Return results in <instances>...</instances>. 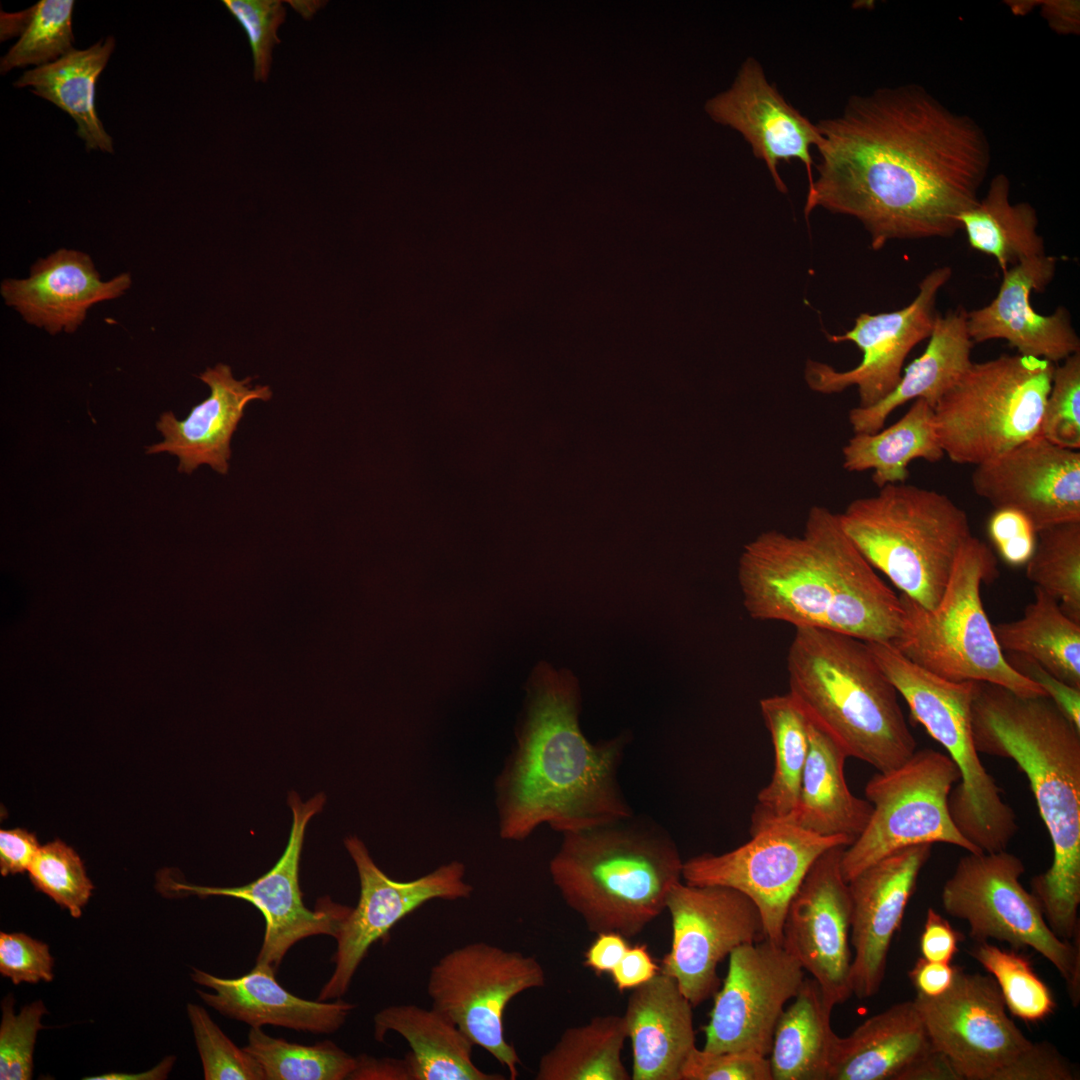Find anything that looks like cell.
<instances>
[{
  "label": "cell",
  "mask_w": 1080,
  "mask_h": 1080,
  "mask_svg": "<svg viewBox=\"0 0 1080 1080\" xmlns=\"http://www.w3.org/2000/svg\"><path fill=\"white\" fill-rule=\"evenodd\" d=\"M932 844L898 850L848 881L851 897L852 994L867 999L883 983L889 949Z\"/></svg>",
  "instance_id": "cell-23"
},
{
  "label": "cell",
  "mask_w": 1080,
  "mask_h": 1080,
  "mask_svg": "<svg viewBox=\"0 0 1080 1080\" xmlns=\"http://www.w3.org/2000/svg\"><path fill=\"white\" fill-rule=\"evenodd\" d=\"M913 1001L933 1047L960 1080H994L1032 1043L1008 1016L992 976L957 967L947 991Z\"/></svg>",
  "instance_id": "cell-17"
},
{
  "label": "cell",
  "mask_w": 1080,
  "mask_h": 1080,
  "mask_svg": "<svg viewBox=\"0 0 1080 1080\" xmlns=\"http://www.w3.org/2000/svg\"><path fill=\"white\" fill-rule=\"evenodd\" d=\"M736 849L703 853L683 862L682 880L692 885L735 889L756 905L766 939L782 945L788 904L814 861L835 846L839 836H822L789 823L768 825Z\"/></svg>",
  "instance_id": "cell-14"
},
{
  "label": "cell",
  "mask_w": 1080,
  "mask_h": 1080,
  "mask_svg": "<svg viewBox=\"0 0 1080 1080\" xmlns=\"http://www.w3.org/2000/svg\"><path fill=\"white\" fill-rule=\"evenodd\" d=\"M115 47L109 36L85 50L69 52L55 62L27 70L14 83L67 112L87 150L113 153V141L95 109V86Z\"/></svg>",
  "instance_id": "cell-34"
},
{
  "label": "cell",
  "mask_w": 1080,
  "mask_h": 1080,
  "mask_svg": "<svg viewBox=\"0 0 1080 1080\" xmlns=\"http://www.w3.org/2000/svg\"><path fill=\"white\" fill-rule=\"evenodd\" d=\"M628 948L626 937L620 933H599L584 954V965L596 974L610 973Z\"/></svg>",
  "instance_id": "cell-60"
},
{
  "label": "cell",
  "mask_w": 1080,
  "mask_h": 1080,
  "mask_svg": "<svg viewBox=\"0 0 1080 1080\" xmlns=\"http://www.w3.org/2000/svg\"><path fill=\"white\" fill-rule=\"evenodd\" d=\"M1026 577L1055 598L1062 611L1080 623V521L1037 531Z\"/></svg>",
  "instance_id": "cell-42"
},
{
  "label": "cell",
  "mask_w": 1080,
  "mask_h": 1080,
  "mask_svg": "<svg viewBox=\"0 0 1080 1080\" xmlns=\"http://www.w3.org/2000/svg\"><path fill=\"white\" fill-rule=\"evenodd\" d=\"M841 526L869 564L921 606L933 609L972 536L965 510L935 490L890 484L851 501Z\"/></svg>",
  "instance_id": "cell-7"
},
{
  "label": "cell",
  "mask_w": 1080,
  "mask_h": 1080,
  "mask_svg": "<svg viewBox=\"0 0 1080 1080\" xmlns=\"http://www.w3.org/2000/svg\"><path fill=\"white\" fill-rule=\"evenodd\" d=\"M705 110L714 121L744 137L780 192H787L778 170L782 162H802L812 184L811 150L821 143V131L785 100L756 58L744 60L731 87L709 99Z\"/></svg>",
  "instance_id": "cell-24"
},
{
  "label": "cell",
  "mask_w": 1080,
  "mask_h": 1080,
  "mask_svg": "<svg viewBox=\"0 0 1080 1080\" xmlns=\"http://www.w3.org/2000/svg\"><path fill=\"white\" fill-rule=\"evenodd\" d=\"M660 967L653 961L645 945L629 947L621 961L610 972L619 991L634 989L653 978Z\"/></svg>",
  "instance_id": "cell-57"
},
{
  "label": "cell",
  "mask_w": 1080,
  "mask_h": 1080,
  "mask_svg": "<svg viewBox=\"0 0 1080 1080\" xmlns=\"http://www.w3.org/2000/svg\"><path fill=\"white\" fill-rule=\"evenodd\" d=\"M960 773L952 760L925 748L896 769L877 772L865 786L872 813L859 837L845 847L841 872L846 882L898 851L920 844L945 843L981 853L967 841L949 812L948 798Z\"/></svg>",
  "instance_id": "cell-12"
},
{
  "label": "cell",
  "mask_w": 1080,
  "mask_h": 1080,
  "mask_svg": "<svg viewBox=\"0 0 1080 1080\" xmlns=\"http://www.w3.org/2000/svg\"><path fill=\"white\" fill-rule=\"evenodd\" d=\"M681 1080H773L769 1059L747 1051L691 1050Z\"/></svg>",
  "instance_id": "cell-50"
},
{
  "label": "cell",
  "mask_w": 1080,
  "mask_h": 1080,
  "mask_svg": "<svg viewBox=\"0 0 1080 1080\" xmlns=\"http://www.w3.org/2000/svg\"><path fill=\"white\" fill-rule=\"evenodd\" d=\"M743 605L759 621L892 643L903 610L897 596L843 530L839 514L814 505L804 530L760 533L738 563Z\"/></svg>",
  "instance_id": "cell-3"
},
{
  "label": "cell",
  "mask_w": 1080,
  "mask_h": 1080,
  "mask_svg": "<svg viewBox=\"0 0 1080 1080\" xmlns=\"http://www.w3.org/2000/svg\"><path fill=\"white\" fill-rule=\"evenodd\" d=\"M627 1038L623 1015L596 1016L586 1024L566 1028L541 1056L535 1079L629 1080L621 1058Z\"/></svg>",
  "instance_id": "cell-40"
},
{
  "label": "cell",
  "mask_w": 1080,
  "mask_h": 1080,
  "mask_svg": "<svg viewBox=\"0 0 1080 1080\" xmlns=\"http://www.w3.org/2000/svg\"><path fill=\"white\" fill-rule=\"evenodd\" d=\"M1003 652L1028 656L1061 681L1080 689V623L1039 587L1021 618L993 625Z\"/></svg>",
  "instance_id": "cell-39"
},
{
  "label": "cell",
  "mask_w": 1080,
  "mask_h": 1080,
  "mask_svg": "<svg viewBox=\"0 0 1080 1080\" xmlns=\"http://www.w3.org/2000/svg\"><path fill=\"white\" fill-rule=\"evenodd\" d=\"M1022 860L1006 850L967 853L941 892L945 912L964 920L975 942L994 939L1012 948H1031L1047 959L1065 982L1073 1006L1080 1003V941L1059 938L1041 905L1022 885Z\"/></svg>",
  "instance_id": "cell-11"
},
{
  "label": "cell",
  "mask_w": 1080,
  "mask_h": 1080,
  "mask_svg": "<svg viewBox=\"0 0 1080 1080\" xmlns=\"http://www.w3.org/2000/svg\"><path fill=\"white\" fill-rule=\"evenodd\" d=\"M967 312L957 307L937 314L924 352L905 368L893 391L875 405L849 411L854 434L881 430L889 415L910 400L924 399L934 409L973 363Z\"/></svg>",
  "instance_id": "cell-31"
},
{
  "label": "cell",
  "mask_w": 1080,
  "mask_h": 1080,
  "mask_svg": "<svg viewBox=\"0 0 1080 1080\" xmlns=\"http://www.w3.org/2000/svg\"><path fill=\"white\" fill-rule=\"evenodd\" d=\"M805 978L794 956L766 938L736 948L729 955L723 985L714 994L703 1049L768 1057L778 1019Z\"/></svg>",
  "instance_id": "cell-18"
},
{
  "label": "cell",
  "mask_w": 1080,
  "mask_h": 1080,
  "mask_svg": "<svg viewBox=\"0 0 1080 1080\" xmlns=\"http://www.w3.org/2000/svg\"><path fill=\"white\" fill-rule=\"evenodd\" d=\"M29 877L34 887L79 918L87 904L93 884L79 855L61 840L40 846Z\"/></svg>",
  "instance_id": "cell-45"
},
{
  "label": "cell",
  "mask_w": 1080,
  "mask_h": 1080,
  "mask_svg": "<svg viewBox=\"0 0 1080 1080\" xmlns=\"http://www.w3.org/2000/svg\"><path fill=\"white\" fill-rule=\"evenodd\" d=\"M997 575L993 552L972 535L960 549L933 609L900 593L901 629L891 644L912 662L947 680L988 682L1021 696H1047L1008 664L984 610L981 585Z\"/></svg>",
  "instance_id": "cell-8"
},
{
  "label": "cell",
  "mask_w": 1080,
  "mask_h": 1080,
  "mask_svg": "<svg viewBox=\"0 0 1080 1080\" xmlns=\"http://www.w3.org/2000/svg\"><path fill=\"white\" fill-rule=\"evenodd\" d=\"M666 909L673 936L660 972L676 980L693 1007L719 989L717 966L725 957L742 945L766 938L756 905L729 887L681 880L671 888Z\"/></svg>",
  "instance_id": "cell-15"
},
{
  "label": "cell",
  "mask_w": 1080,
  "mask_h": 1080,
  "mask_svg": "<svg viewBox=\"0 0 1080 1080\" xmlns=\"http://www.w3.org/2000/svg\"><path fill=\"white\" fill-rule=\"evenodd\" d=\"M962 936L942 915L928 908L920 936L921 957L929 961L951 963Z\"/></svg>",
  "instance_id": "cell-55"
},
{
  "label": "cell",
  "mask_w": 1080,
  "mask_h": 1080,
  "mask_svg": "<svg viewBox=\"0 0 1080 1080\" xmlns=\"http://www.w3.org/2000/svg\"><path fill=\"white\" fill-rule=\"evenodd\" d=\"M1040 13L1049 27L1058 34H1079L1080 5L1075 0L1036 1Z\"/></svg>",
  "instance_id": "cell-61"
},
{
  "label": "cell",
  "mask_w": 1080,
  "mask_h": 1080,
  "mask_svg": "<svg viewBox=\"0 0 1080 1080\" xmlns=\"http://www.w3.org/2000/svg\"><path fill=\"white\" fill-rule=\"evenodd\" d=\"M759 705L773 743L774 771L757 795L751 834L795 813L809 750L807 716L789 693L763 698Z\"/></svg>",
  "instance_id": "cell-37"
},
{
  "label": "cell",
  "mask_w": 1080,
  "mask_h": 1080,
  "mask_svg": "<svg viewBox=\"0 0 1080 1080\" xmlns=\"http://www.w3.org/2000/svg\"><path fill=\"white\" fill-rule=\"evenodd\" d=\"M40 845L34 833L15 828L0 831V872L2 876L28 871Z\"/></svg>",
  "instance_id": "cell-56"
},
{
  "label": "cell",
  "mask_w": 1080,
  "mask_h": 1080,
  "mask_svg": "<svg viewBox=\"0 0 1080 1080\" xmlns=\"http://www.w3.org/2000/svg\"><path fill=\"white\" fill-rule=\"evenodd\" d=\"M884 672L913 718L945 748L960 773L948 798L957 829L982 852L1006 850L1019 827L975 746L971 703L976 681L947 680L901 654L886 662Z\"/></svg>",
  "instance_id": "cell-9"
},
{
  "label": "cell",
  "mask_w": 1080,
  "mask_h": 1080,
  "mask_svg": "<svg viewBox=\"0 0 1080 1080\" xmlns=\"http://www.w3.org/2000/svg\"><path fill=\"white\" fill-rule=\"evenodd\" d=\"M196 1046L206 1080H265L257 1060L244 1048L237 1047L207 1011L193 1003L187 1004Z\"/></svg>",
  "instance_id": "cell-46"
},
{
  "label": "cell",
  "mask_w": 1080,
  "mask_h": 1080,
  "mask_svg": "<svg viewBox=\"0 0 1080 1080\" xmlns=\"http://www.w3.org/2000/svg\"><path fill=\"white\" fill-rule=\"evenodd\" d=\"M73 8L71 0H41L17 18L13 15L20 38L1 58V74L27 65L40 67L73 51Z\"/></svg>",
  "instance_id": "cell-43"
},
{
  "label": "cell",
  "mask_w": 1080,
  "mask_h": 1080,
  "mask_svg": "<svg viewBox=\"0 0 1080 1080\" xmlns=\"http://www.w3.org/2000/svg\"><path fill=\"white\" fill-rule=\"evenodd\" d=\"M970 955L995 980L1006 1008L1024 1022L1048 1018L1056 1002L1049 987L1038 977L1022 954L987 942H976Z\"/></svg>",
  "instance_id": "cell-44"
},
{
  "label": "cell",
  "mask_w": 1080,
  "mask_h": 1080,
  "mask_svg": "<svg viewBox=\"0 0 1080 1080\" xmlns=\"http://www.w3.org/2000/svg\"><path fill=\"white\" fill-rule=\"evenodd\" d=\"M971 485L995 509H1015L1036 531L1080 521V452L1036 436L975 466Z\"/></svg>",
  "instance_id": "cell-22"
},
{
  "label": "cell",
  "mask_w": 1080,
  "mask_h": 1080,
  "mask_svg": "<svg viewBox=\"0 0 1080 1080\" xmlns=\"http://www.w3.org/2000/svg\"><path fill=\"white\" fill-rule=\"evenodd\" d=\"M957 966L926 960L920 957L909 970L908 977L916 994L936 997L943 994L953 983Z\"/></svg>",
  "instance_id": "cell-58"
},
{
  "label": "cell",
  "mask_w": 1080,
  "mask_h": 1080,
  "mask_svg": "<svg viewBox=\"0 0 1080 1080\" xmlns=\"http://www.w3.org/2000/svg\"><path fill=\"white\" fill-rule=\"evenodd\" d=\"M356 1058L355 1068L349 1080H413L408 1059L374 1057L362 1053Z\"/></svg>",
  "instance_id": "cell-59"
},
{
  "label": "cell",
  "mask_w": 1080,
  "mask_h": 1080,
  "mask_svg": "<svg viewBox=\"0 0 1080 1080\" xmlns=\"http://www.w3.org/2000/svg\"><path fill=\"white\" fill-rule=\"evenodd\" d=\"M0 1079L29 1080L33 1072V1052L37 1033L43 1029L42 1016L47 1012L41 1000L25 1005L14 1012L13 995L1 1004Z\"/></svg>",
  "instance_id": "cell-48"
},
{
  "label": "cell",
  "mask_w": 1080,
  "mask_h": 1080,
  "mask_svg": "<svg viewBox=\"0 0 1080 1080\" xmlns=\"http://www.w3.org/2000/svg\"><path fill=\"white\" fill-rule=\"evenodd\" d=\"M245 31L252 51L254 78L266 81L270 72L272 49L280 43L278 27L285 21L286 10L279 0H224L222 2Z\"/></svg>",
  "instance_id": "cell-49"
},
{
  "label": "cell",
  "mask_w": 1080,
  "mask_h": 1080,
  "mask_svg": "<svg viewBox=\"0 0 1080 1080\" xmlns=\"http://www.w3.org/2000/svg\"><path fill=\"white\" fill-rule=\"evenodd\" d=\"M54 959L44 942L24 933H0V973L15 985L50 982Z\"/></svg>",
  "instance_id": "cell-51"
},
{
  "label": "cell",
  "mask_w": 1080,
  "mask_h": 1080,
  "mask_svg": "<svg viewBox=\"0 0 1080 1080\" xmlns=\"http://www.w3.org/2000/svg\"><path fill=\"white\" fill-rule=\"evenodd\" d=\"M323 793L303 802L291 792L288 805L293 819L287 846L276 864L258 879L238 887H209L173 882L176 892L205 896H227L251 903L265 920V933L256 965L277 971L284 956L298 941L315 935L336 937L352 907L329 897L307 908L299 886V863L307 824L325 804Z\"/></svg>",
  "instance_id": "cell-19"
},
{
  "label": "cell",
  "mask_w": 1080,
  "mask_h": 1080,
  "mask_svg": "<svg viewBox=\"0 0 1080 1080\" xmlns=\"http://www.w3.org/2000/svg\"><path fill=\"white\" fill-rule=\"evenodd\" d=\"M818 983L805 978L776 1024L769 1063L773 1080H827L838 1035Z\"/></svg>",
  "instance_id": "cell-36"
},
{
  "label": "cell",
  "mask_w": 1080,
  "mask_h": 1080,
  "mask_svg": "<svg viewBox=\"0 0 1080 1080\" xmlns=\"http://www.w3.org/2000/svg\"><path fill=\"white\" fill-rule=\"evenodd\" d=\"M815 208L854 217L878 250L891 240L947 238L979 199L990 167L989 140L970 116L917 84L851 97L817 123Z\"/></svg>",
  "instance_id": "cell-1"
},
{
  "label": "cell",
  "mask_w": 1080,
  "mask_h": 1080,
  "mask_svg": "<svg viewBox=\"0 0 1080 1080\" xmlns=\"http://www.w3.org/2000/svg\"><path fill=\"white\" fill-rule=\"evenodd\" d=\"M1057 258L1042 255L1024 260L1003 273L995 298L986 306L967 312L973 343L1002 339L1020 355L1065 360L1080 351V338L1067 308L1042 315L1031 304L1033 291L1043 292L1055 276Z\"/></svg>",
  "instance_id": "cell-25"
},
{
  "label": "cell",
  "mask_w": 1080,
  "mask_h": 1080,
  "mask_svg": "<svg viewBox=\"0 0 1080 1080\" xmlns=\"http://www.w3.org/2000/svg\"><path fill=\"white\" fill-rule=\"evenodd\" d=\"M174 1057L170 1056L161 1061L156 1067L137 1074L108 1073L95 1077H87V1080H127V1079H165L171 1070Z\"/></svg>",
  "instance_id": "cell-62"
},
{
  "label": "cell",
  "mask_w": 1080,
  "mask_h": 1080,
  "mask_svg": "<svg viewBox=\"0 0 1080 1080\" xmlns=\"http://www.w3.org/2000/svg\"><path fill=\"white\" fill-rule=\"evenodd\" d=\"M1008 664L1019 674L1036 683L1062 712L1080 728V689L1058 679L1032 658L1004 652Z\"/></svg>",
  "instance_id": "cell-54"
},
{
  "label": "cell",
  "mask_w": 1080,
  "mask_h": 1080,
  "mask_svg": "<svg viewBox=\"0 0 1080 1080\" xmlns=\"http://www.w3.org/2000/svg\"><path fill=\"white\" fill-rule=\"evenodd\" d=\"M944 455L934 409L924 399H916L891 426L875 433L854 434L842 448V466L848 472L871 470L872 482L880 489L906 483L913 460L935 463Z\"/></svg>",
  "instance_id": "cell-35"
},
{
  "label": "cell",
  "mask_w": 1080,
  "mask_h": 1080,
  "mask_svg": "<svg viewBox=\"0 0 1080 1080\" xmlns=\"http://www.w3.org/2000/svg\"><path fill=\"white\" fill-rule=\"evenodd\" d=\"M1054 368L1020 354L973 362L934 407L945 455L976 466L1038 436Z\"/></svg>",
  "instance_id": "cell-10"
},
{
  "label": "cell",
  "mask_w": 1080,
  "mask_h": 1080,
  "mask_svg": "<svg viewBox=\"0 0 1080 1080\" xmlns=\"http://www.w3.org/2000/svg\"><path fill=\"white\" fill-rule=\"evenodd\" d=\"M987 531L1008 565H1026L1037 541V531L1026 515L1010 508L995 509L988 520Z\"/></svg>",
  "instance_id": "cell-52"
},
{
  "label": "cell",
  "mask_w": 1080,
  "mask_h": 1080,
  "mask_svg": "<svg viewBox=\"0 0 1080 1080\" xmlns=\"http://www.w3.org/2000/svg\"><path fill=\"white\" fill-rule=\"evenodd\" d=\"M545 985V970L535 957L477 941L439 958L429 972L427 993L432 1007L491 1054L514 1080L521 1060L505 1037V1010L520 993Z\"/></svg>",
  "instance_id": "cell-13"
},
{
  "label": "cell",
  "mask_w": 1080,
  "mask_h": 1080,
  "mask_svg": "<svg viewBox=\"0 0 1080 1080\" xmlns=\"http://www.w3.org/2000/svg\"><path fill=\"white\" fill-rule=\"evenodd\" d=\"M938 1053L914 1001H904L838 1036L827 1080H920Z\"/></svg>",
  "instance_id": "cell-28"
},
{
  "label": "cell",
  "mask_w": 1080,
  "mask_h": 1080,
  "mask_svg": "<svg viewBox=\"0 0 1080 1080\" xmlns=\"http://www.w3.org/2000/svg\"><path fill=\"white\" fill-rule=\"evenodd\" d=\"M344 845L358 873L360 894L335 937V966L319 1001L341 998L370 947L408 914L435 899H469L474 891L461 861L452 860L413 880L396 881L377 866L361 839L348 836Z\"/></svg>",
  "instance_id": "cell-16"
},
{
  "label": "cell",
  "mask_w": 1080,
  "mask_h": 1080,
  "mask_svg": "<svg viewBox=\"0 0 1080 1080\" xmlns=\"http://www.w3.org/2000/svg\"><path fill=\"white\" fill-rule=\"evenodd\" d=\"M684 860L671 835L633 815L562 834L549 873L565 904L596 935L640 934L666 909Z\"/></svg>",
  "instance_id": "cell-5"
},
{
  "label": "cell",
  "mask_w": 1080,
  "mask_h": 1080,
  "mask_svg": "<svg viewBox=\"0 0 1080 1080\" xmlns=\"http://www.w3.org/2000/svg\"><path fill=\"white\" fill-rule=\"evenodd\" d=\"M263 1069L265 1080H344L356 1058L331 1040L314 1045L288 1042L251 1027L243 1047Z\"/></svg>",
  "instance_id": "cell-41"
},
{
  "label": "cell",
  "mask_w": 1080,
  "mask_h": 1080,
  "mask_svg": "<svg viewBox=\"0 0 1080 1080\" xmlns=\"http://www.w3.org/2000/svg\"><path fill=\"white\" fill-rule=\"evenodd\" d=\"M131 284L127 272L101 280L88 254L62 248L38 259L27 278L4 279L0 293L28 324L55 335L77 331L93 305L120 297Z\"/></svg>",
  "instance_id": "cell-26"
},
{
  "label": "cell",
  "mask_w": 1080,
  "mask_h": 1080,
  "mask_svg": "<svg viewBox=\"0 0 1080 1080\" xmlns=\"http://www.w3.org/2000/svg\"><path fill=\"white\" fill-rule=\"evenodd\" d=\"M844 848H829L814 861L788 904L782 928V946L812 975L832 1009L853 995L851 897L840 866Z\"/></svg>",
  "instance_id": "cell-21"
},
{
  "label": "cell",
  "mask_w": 1080,
  "mask_h": 1080,
  "mask_svg": "<svg viewBox=\"0 0 1080 1080\" xmlns=\"http://www.w3.org/2000/svg\"><path fill=\"white\" fill-rule=\"evenodd\" d=\"M971 728L979 753L1013 760L1028 779L1053 852L1031 892L1051 930L1073 941L1080 934V728L1047 696L981 681Z\"/></svg>",
  "instance_id": "cell-4"
},
{
  "label": "cell",
  "mask_w": 1080,
  "mask_h": 1080,
  "mask_svg": "<svg viewBox=\"0 0 1080 1080\" xmlns=\"http://www.w3.org/2000/svg\"><path fill=\"white\" fill-rule=\"evenodd\" d=\"M807 719L809 750L799 802L795 813L782 823L822 836L843 837L851 845L867 825L872 804L855 796L847 785L846 750L822 726Z\"/></svg>",
  "instance_id": "cell-32"
},
{
  "label": "cell",
  "mask_w": 1080,
  "mask_h": 1080,
  "mask_svg": "<svg viewBox=\"0 0 1080 1080\" xmlns=\"http://www.w3.org/2000/svg\"><path fill=\"white\" fill-rule=\"evenodd\" d=\"M199 378L209 386V397L195 405L183 420H178L172 412L163 413L156 423L163 440L147 447L146 453L168 452L177 456L179 472L190 474L207 464L226 474L231 438L246 405L253 400L268 401L272 392L265 385L251 387V377L236 380L225 364L207 368Z\"/></svg>",
  "instance_id": "cell-27"
},
{
  "label": "cell",
  "mask_w": 1080,
  "mask_h": 1080,
  "mask_svg": "<svg viewBox=\"0 0 1080 1080\" xmlns=\"http://www.w3.org/2000/svg\"><path fill=\"white\" fill-rule=\"evenodd\" d=\"M1009 197V178L997 174L985 195L960 216L961 230L971 248L993 257L1003 273L1046 254L1035 208L1028 202L1012 203Z\"/></svg>",
  "instance_id": "cell-38"
},
{
  "label": "cell",
  "mask_w": 1080,
  "mask_h": 1080,
  "mask_svg": "<svg viewBox=\"0 0 1080 1080\" xmlns=\"http://www.w3.org/2000/svg\"><path fill=\"white\" fill-rule=\"evenodd\" d=\"M952 269L941 266L923 277L917 295L905 307L878 314H860L852 329L829 341H849L862 352L860 363L850 370L809 360L805 380L815 392L833 394L856 387L859 404L866 408L884 399L899 383L906 357L921 341L929 338L937 313L936 299L949 281Z\"/></svg>",
  "instance_id": "cell-20"
},
{
  "label": "cell",
  "mask_w": 1080,
  "mask_h": 1080,
  "mask_svg": "<svg viewBox=\"0 0 1080 1080\" xmlns=\"http://www.w3.org/2000/svg\"><path fill=\"white\" fill-rule=\"evenodd\" d=\"M374 1039L384 1042L389 1031L402 1036L410 1046L405 1054L413 1080H503L475 1065V1046L459 1027L435 1008L415 1004L390 1005L373 1019Z\"/></svg>",
  "instance_id": "cell-33"
},
{
  "label": "cell",
  "mask_w": 1080,
  "mask_h": 1080,
  "mask_svg": "<svg viewBox=\"0 0 1080 1080\" xmlns=\"http://www.w3.org/2000/svg\"><path fill=\"white\" fill-rule=\"evenodd\" d=\"M787 671L788 693L849 757L886 773L917 750L898 693L865 641L830 630L796 628Z\"/></svg>",
  "instance_id": "cell-6"
},
{
  "label": "cell",
  "mask_w": 1080,
  "mask_h": 1080,
  "mask_svg": "<svg viewBox=\"0 0 1080 1080\" xmlns=\"http://www.w3.org/2000/svg\"><path fill=\"white\" fill-rule=\"evenodd\" d=\"M692 1004L676 980L658 972L632 989L623 1017L632 1046V1080H681L695 1045Z\"/></svg>",
  "instance_id": "cell-30"
},
{
  "label": "cell",
  "mask_w": 1080,
  "mask_h": 1080,
  "mask_svg": "<svg viewBox=\"0 0 1080 1080\" xmlns=\"http://www.w3.org/2000/svg\"><path fill=\"white\" fill-rule=\"evenodd\" d=\"M275 976L276 971L262 965L238 978H221L195 968L191 973L194 982L215 991L197 990L207 1005L250 1027L273 1025L330 1034L339 1030L356 1008L340 998L335 1002L302 999L282 987Z\"/></svg>",
  "instance_id": "cell-29"
},
{
  "label": "cell",
  "mask_w": 1080,
  "mask_h": 1080,
  "mask_svg": "<svg viewBox=\"0 0 1080 1080\" xmlns=\"http://www.w3.org/2000/svg\"><path fill=\"white\" fill-rule=\"evenodd\" d=\"M525 690L494 785L500 837L520 842L542 824L564 834L633 815L618 780L628 736L585 737L579 683L566 669L538 664Z\"/></svg>",
  "instance_id": "cell-2"
},
{
  "label": "cell",
  "mask_w": 1080,
  "mask_h": 1080,
  "mask_svg": "<svg viewBox=\"0 0 1080 1080\" xmlns=\"http://www.w3.org/2000/svg\"><path fill=\"white\" fill-rule=\"evenodd\" d=\"M1038 436L1062 448H1080V351L1055 365Z\"/></svg>",
  "instance_id": "cell-47"
},
{
  "label": "cell",
  "mask_w": 1080,
  "mask_h": 1080,
  "mask_svg": "<svg viewBox=\"0 0 1080 1080\" xmlns=\"http://www.w3.org/2000/svg\"><path fill=\"white\" fill-rule=\"evenodd\" d=\"M1079 1071L1047 1041L1032 1042L994 1080H1076Z\"/></svg>",
  "instance_id": "cell-53"
}]
</instances>
